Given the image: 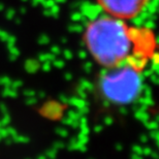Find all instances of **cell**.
<instances>
[{
  "instance_id": "obj_3",
  "label": "cell",
  "mask_w": 159,
  "mask_h": 159,
  "mask_svg": "<svg viewBox=\"0 0 159 159\" xmlns=\"http://www.w3.org/2000/svg\"><path fill=\"white\" fill-rule=\"evenodd\" d=\"M151 0H96L103 14L124 21L139 17Z\"/></svg>"
},
{
  "instance_id": "obj_2",
  "label": "cell",
  "mask_w": 159,
  "mask_h": 159,
  "mask_svg": "<svg viewBox=\"0 0 159 159\" xmlns=\"http://www.w3.org/2000/svg\"><path fill=\"white\" fill-rule=\"evenodd\" d=\"M106 70L99 80L100 94L116 106L133 102L143 89V67L133 63H124Z\"/></svg>"
},
{
  "instance_id": "obj_1",
  "label": "cell",
  "mask_w": 159,
  "mask_h": 159,
  "mask_svg": "<svg viewBox=\"0 0 159 159\" xmlns=\"http://www.w3.org/2000/svg\"><path fill=\"white\" fill-rule=\"evenodd\" d=\"M84 43L93 59L103 68L133 63L144 68L156 49L150 28L131 26L128 21L103 14L87 24Z\"/></svg>"
}]
</instances>
